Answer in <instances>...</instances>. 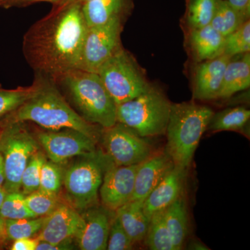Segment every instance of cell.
Masks as SVG:
<instances>
[{"mask_svg": "<svg viewBox=\"0 0 250 250\" xmlns=\"http://www.w3.org/2000/svg\"><path fill=\"white\" fill-rule=\"evenodd\" d=\"M24 34L22 52L34 73L54 78L78 68L88 25L78 0H64Z\"/></svg>", "mask_w": 250, "mask_h": 250, "instance_id": "cell-1", "label": "cell"}, {"mask_svg": "<svg viewBox=\"0 0 250 250\" xmlns=\"http://www.w3.org/2000/svg\"><path fill=\"white\" fill-rule=\"evenodd\" d=\"M31 95L6 116L14 121L32 122L49 131L77 130L95 141L101 136L98 125L85 121L67 103L52 77L35 74Z\"/></svg>", "mask_w": 250, "mask_h": 250, "instance_id": "cell-2", "label": "cell"}, {"mask_svg": "<svg viewBox=\"0 0 250 250\" xmlns=\"http://www.w3.org/2000/svg\"><path fill=\"white\" fill-rule=\"evenodd\" d=\"M67 103L88 123L107 129L117 123V105L98 73L72 69L53 78Z\"/></svg>", "mask_w": 250, "mask_h": 250, "instance_id": "cell-3", "label": "cell"}, {"mask_svg": "<svg viewBox=\"0 0 250 250\" xmlns=\"http://www.w3.org/2000/svg\"><path fill=\"white\" fill-rule=\"evenodd\" d=\"M213 113L208 106L194 102L171 104L166 152L174 166L184 169L190 166Z\"/></svg>", "mask_w": 250, "mask_h": 250, "instance_id": "cell-4", "label": "cell"}, {"mask_svg": "<svg viewBox=\"0 0 250 250\" xmlns=\"http://www.w3.org/2000/svg\"><path fill=\"white\" fill-rule=\"evenodd\" d=\"M171 103L159 88L151 85L133 100L117 106V122L143 137L166 134Z\"/></svg>", "mask_w": 250, "mask_h": 250, "instance_id": "cell-5", "label": "cell"}, {"mask_svg": "<svg viewBox=\"0 0 250 250\" xmlns=\"http://www.w3.org/2000/svg\"><path fill=\"white\" fill-rule=\"evenodd\" d=\"M112 164L105 153L96 150L82 156L80 160L67 168L62 182L72 207L83 211L98 205L99 190L104 175Z\"/></svg>", "mask_w": 250, "mask_h": 250, "instance_id": "cell-6", "label": "cell"}, {"mask_svg": "<svg viewBox=\"0 0 250 250\" xmlns=\"http://www.w3.org/2000/svg\"><path fill=\"white\" fill-rule=\"evenodd\" d=\"M0 129V153L4 161L6 192L20 191L21 178L31 156L39 150V143L23 122L5 116Z\"/></svg>", "mask_w": 250, "mask_h": 250, "instance_id": "cell-7", "label": "cell"}, {"mask_svg": "<svg viewBox=\"0 0 250 250\" xmlns=\"http://www.w3.org/2000/svg\"><path fill=\"white\" fill-rule=\"evenodd\" d=\"M97 73L117 106L136 98L152 85L134 56L123 47Z\"/></svg>", "mask_w": 250, "mask_h": 250, "instance_id": "cell-8", "label": "cell"}, {"mask_svg": "<svg viewBox=\"0 0 250 250\" xmlns=\"http://www.w3.org/2000/svg\"><path fill=\"white\" fill-rule=\"evenodd\" d=\"M125 22L123 20L115 19L88 27L78 69L97 73L100 67L123 47L121 34Z\"/></svg>", "mask_w": 250, "mask_h": 250, "instance_id": "cell-9", "label": "cell"}, {"mask_svg": "<svg viewBox=\"0 0 250 250\" xmlns=\"http://www.w3.org/2000/svg\"><path fill=\"white\" fill-rule=\"evenodd\" d=\"M103 129L101 137L105 154L114 165H138L152 155V146L146 138L126 125L117 122Z\"/></svg>", "mask_w": 250, "mask_h": 250, "instance_id": "cell-10", "label": "cell"}, {"mask_svg": "<svg viewBox=\"0 0 250 250\" xmlns=\"http://www.w3.org/2000/svg\"><path fill=\"white\" fill-rule=\"evenodd\" d=\"M37 138L50 161L57 164L97 150L95 140L75 129L46 130Z\"/></svg>", "mask_w": 250, "mask_h": 250, "instance_id": "cell-11", "label": "cell"}, {"mask_svg": "<svg viewBox=\"0 0 250 250\" xmlns=\"http://www.w3.org/2000/svg\"><path fill=\"white\" fill-rule=\"evenodd\" d=\"M138 165L123 166L112 164L104 175L100 196L105 208L115 211L131 201L134 193Z\"/></svg>", "mask_w": 250, "mask_h": 250, "instance_id": "cell-12", "label": "cell"}, {"mask_svg": "<svg viewBox=\"0 0 250 250\" xmlns=\"http://www.w3.org/2000/svg\"><path fill=\"white\" fill-rule=\"evenodd\" d=\"M111 210L104 206H93L83 210L82 224L74 236L82 250H105L107 246L108 233L113 217Z\"/></svg>", "mask_w": 250, "mask_h": 250, "instance_id": "cell-13", "label": "cell"}, {"mask_svg": "<svg viewBox=\"0 0 250 250\" xmlns=\"http://www.w3.org/2000/svg\"><path fill=\"white\" fill-rule=\"evenodd\" d=\"M82 224V215L72 206L59 205L45 217L43 226L36 237L39 241L52 244L70 241L76 234Z\"/></svg>", "mask_w": 250, "mask_h": 250, "instance_id": "cell-14", "label": "cell"}, {"mask_svg": "<svg viewBox=\"0 0 250 250\" xmlns=\"http://www.w3.org/2000/svg\"><path fill=\"white\" fill-rule=\"evenodd\" d=\"M231 57L222 54L216 58L199 62L194 75L192 95L201 101L218 99L225 69Z\"/></svg>", "mask_w": 250, "mask_h": 250, "instance_id": "cell-15", "label": "cell"}, {"mask_svg": "<svg viewBox=\"0 0 250 250\" xmlns=\"http://www.w3.org/2000/svg\"><path fill=\"white\" fill-rule=\"evenodd\" d=\"M174 164L167 153L153 154L139 164L135 177L134 190L131 201L142 204L158 184L168 173Z\"/></svg>", "mask_w": 250, "mask_h": 250, "instance_id": "cell-16", "label": "cell"}, {"mask_svg": "<svg viewBox=\"0 0 250 250\" xmlns=\"http://www.w3.org/2000/svg\"><path fill=\"white\" fill-rule=\"evenodd\" d=\"M187 169L174 166L143 203V209L148 218L154 213L165 210L183 192Z\"/></svg>", "mask_w": 250, "mask_h": 250, "instance_id": "cell-17", "label": "cell"}, {"mask_svg": "<svg viewBox=\"0 0 250 250\" xmlns=\"http://www.w3.org/2000/svg\"><path fill=\"white\" fill-rule=\"evenodd\" d=\"M133 0H90L82 4V12L88 27L100 25L115 19L126 20Z\"/></svg>", "mask_w": 250, "mask_h": 250, "instance_id": "cell-18", "label": "cell"}, {"mask_svg": "<svg viewBox=\"0 0 250 250\" xmlns=\"http://www.w3.org/2000/svg\"><path fill=\"white\" fill-rule=\"evenodd\" d=\"M225 38L210 24L190 30L189 46L197 62L220 57L225 52Z\"/></svg>", "mask_w": 250, "mask_h": 250, "instance_id": "cell-19", "label": "cell"}, {"mask_svg": "<svg viewBox=\"0 0 250 250\" xmlns=\"http://www.w3.org/2000/svg\"><path fill=\"white\" fill-rule=\"evenodd\" d=\"M250 86V54L231 57L229 61L218 99L231 98Z\"/></svg>", "mask_w": 250, "mask_h": 250, "instance_id": "cell-20", "label": "cell"}, {"mask_svg": "<svg viewBox=\"0 0 250 250\" xmlns=\"http://www.w3.org/2000/svg\"><path fill=\"white\" fill-rule=\"evenodd\" d=\"M115 213L134 244L144 241L149 219L143 211L142 204L130 201L115 210Z\"/></svg>", "mask_w": 250, "mask_h": 250, "instance_id": "cell-21", "label": "cell"}, {"mask_svg": "<svg viewBox=\"0 0 250 250\" xmlns=\"http://www.w3.org/2000/svg\"><path fill=\"white\" fill-rule=\"evenodd\" d=\"M165 220L175 250H182L189 231L188 213L182 195L166 208Z\"/></svg>", "mask_w": 250, "mask_h": 250, "instance_id": "cell-22", "label": "cell"}, {"mask_svg": "<svg viewBox=\"0 0 250 250\" xmlns=\"http://www.w3.org/2000/svg\"><path fill=\"white\" fill-rule=\"evenodd\" d=\"M145 245L151 250H175L165 220V210L156 212L149 218Z\"/></svg>", "mask_w": 250, "mask_h": 250, "instance_id": "cell-23", "label": "cell"}, {"mask_svg": "<svg viewBox=\"0 0 250 250\" xmlns=\"http://www.w3.org/2000/svg\"><path fill=\"white\" fill-rule=\"evenodd\" d=\"M250 111L238 107L227 108L213 113L207 129L211 131H238L243 129L250 121Z\"/></svg>", "mask_w": 250, "mask_h": 250, "instance_id": "cell-24", "label": "cell"}, {"mask_svg": "<svg viewBox=\"0 0 250 250\" xmlns=\"http://www.w3.org/2000/svg\"><path fill=\"white\" fill-rule=\"evenodd\" d=\"M247 21L248 20L237 13L226 0H218L216 11L210 25L225 38L236 31Z\"/></svg>", "mask_w": 250, "mask_h": 250, "instance_id": "cell-25", "label": "cell"}, {"mask_svg": "<svg viewBox=\"0 0 250 250\" xmlns=\"http://www.w3.org/2000/svg\"><path fill=\"white\" fill-rule=\"evenodd\" d=\"M218 0H191L188 6L187 23L191 29H200L210 24Z\"/></svg>", "mask_w": 250, "mask_h": 250, "instance_id": "cell-26", "label": "cell"}, {"mask_svg": "<svg viewBox=\"0 0 250 250\" xmlns=\"http://www.w3.org/2000/svg\"><path fill=\"white\" fill-rule=\"evenodd\" d=\"M0 215L5 220L36 218L28 208L25 195L20 191L6 193L0 208Z\"/></svg>", "mask_w": 250, "mask_h": 250, "instance_id": "cell-27", "label": "cell"}, {"mask_svg": "<svg viewBox=\"0 0 250 250\" xmlns=\"http://www.w3.org/2000/svg\"><path fill=\"white\" fill-rule=\"evenodd\" d=\"M45 217L21 219V220H6V231L8 239L31 238L41 231Z\"/></svg>", "mask_w": 250, "mask_h": 250, "instance_id": "cell-28", "label": "cell"}, {"mask_svg": "<svg viewBox=\"0 0 250 250\" xmlns=\"http://www.w3.org/2000/svg\"><path fill=\"white\" fill-rule=\"evenodd\" d=\"M45 161V156L39 150L31 156L27 163L21 178V188L25 196L39 190L41 167Z\"/></svg>", "mask_w": 250, "mask_h": 250, "instance_id": "cell-29", "label": "cell"}, {"mask_svg": "<svg viewBox=\"0 0 250 250\" xmlns=\"http://www.w3.org/2000/svg\"><path fill=\"white\" fill-rule=\"evenodd\" d=\"M250 52V21H246L236 31L225 37V52L230 57Z\"/></svg>", "mask_w": 250, "mask_h": 250, "instance_id": "cell-30", "label": "cell"}, {"mask_svg": "<svg viewBox=\"0 0 250 250\" xmlns=\"http://www.w3.org/2000/svg\"><path fill=\"white\" fill-rule=\"evenodd\" d=\"M25 202L28 208L36 218L47 216L60 205L57 195H51L41 190L26 195Z\"/></svg>", "mask_w": 250, "mask_h": 250, "instance_id": "cell-31", "label": "cell"}, {"mask_svg": "<svg viewBox=\"0 0 250 250\" xmlns=\"http://www.w3.org/2000/svg\"><path fill=\"white\" fill-rule=\"evenodd\" d=\"M33 85L6 89L0 84V120L17 109L31 95Z\"/></svg>", "mask_w": 250, "mask_h": 250, "instance_id": "cell-32", "label": "cell"}, {"mask_svg": "<svg viewBox=\"0 0 250 250\" xmlns=\"http://www.w3.org/2000/svg\"><path fill=\"white\" fill-rule=\"evenodd\" d=\"M62 179V170L58 164L46 161L41 167L39 190L58 196Z\"/></svg>", "mask_w": 250, "mask_h": 250, "instance_id": "cell-33", "label": "cell"}, {"mask_svg": "<svg viewBox=\"0 0 250 250\" xmlns=\"http://www.w3.org/2000/svg\"><path fill=\"white\" fill-rule=\"evenodd\" d=\"M134 246V243L125 231L115 213L110 225L106 250H132Z\"/></svg>", "mask_w": 250, "mask_h": 250, "instance_id": "cell-34", "label": "cell"}, {"mask_svg": "<svg viewBox=\"0 0 250 250\" xmlns=\"http://www.w3.org/2000/svg\"><path fill=\"white\" fill-rule=\"evenodd\" d=\"M237 13L246 20H250V0H226Z\"/></svg>", "mask_w": 250, "mask_h": 250, "instance_id": "cell-35", "label": "cell"}, {"mask_svg": "<svg viewBox=\"0 0 250 250\" xmlns=\"http://www.w3.org/2000/svg\"><path fill=\"white\" fill-rule=\"evenodd\" d=\"M39 241L31 238H21L15 240L11 250H36Z\"/></svg>", "mask_w": 250, "mask_h": 250, "instance_id": "cell-36", "label": "cell"}, {"mask_svg": "<svg viewBox=\"0 0 250 250\" xmlns=\"http://www.w3.org/2000/svg\"><path fill=\"white\" fill-rule=\"evenodd\" d=\"M71 240L62 243L52 244L47 242L39 241L36 250H72L73 246L71 245Z\"/></svg>", "mask_w": 250, "mask_h": 250, "instance_id": "cell-37", "label": "cell"}, {"mask_svg": "<svg viewBox=\"0 0 250 250\" xmlns=\"http://www.w3.org/2000/svg\"><path fill=\"white\" fill-rule=\"evenodd\" d=\"M64 0H6L4 7H11L14 6H23L24 4H29L37 1H49V2L59 3Z\"/></svg>", "mask_w": 250, "mask_h": 250, "instance_id": "cell-38", "label": "cell"}, {"mask_svg": "<svg viewBox=\"0 0 250 250\" xmlns=\"http://www.w3.org/2000/svg\"><path fill=\"white\" fill-rule=\"evenodd\" d=\"M8 239L6 231V220L0 215V248Z\"/></svg>", "mask_w": 250, "mask_h": 250, "instance_id": "cell-39", "label": "cell"}, {"mask_svg": "<svg viewBox=\"0 0 250 250\" xmlns=\"http://www.w3.org/2000/svg\"><path fill=\"white\" fill-rule=\"evenodd\" d=\"M188 249L195 250H207L208 248L198 240H192L188 245Z\"/></svg>", "mask_w": 250, "mask_h": 250, "instance_id": "cell-40", "label": "cell"}, {"mask_svg": "<svg viewBox=\"0 0 250 250\" xmlns=\"http://www.w3.org/2000/svg\"><path fill=\"white\" fill-rule=\"evenodd\" d=\"M5 180L4 161L0 153V187H3Z\"/></svg>", "mask_w": 250, "mask_h": 250, "instance_id": "cell-41", "label": "cell"}, {"mask_svg": "<svg viewBox=\"0 0 250 250\" xmlns=\"http://www.w3.org/2000/svg\"><path fill=\"white\" fill-rule=\"evenodd\" d=\"M6 190H4V188L0 187V208L1 206L2 205V202L4 201L5 196H6Z\"/></svg>", "mask_w": 250, "mask_h": 250, "instance_id": "cell-42", "label": "cell"}, {"mask_svg": "<svg viewBox=\"0 0 250 250\" xmlns=\"http://www.w3.org/2000/svg\"><path fill=\"white\" fill-rule=\"evenodd\" d=\"M6 1V0H0V6H3V7H4Z\"/></svg>", "mask_w": 250, "mask_h": 250, "instance_id": "cell-43", "label": "cell"}, {"mask_svg": "<svg viewBox=\"0 0 250 250\" xmlns=\"http://www.w3.org/2000/svg\"><path fill=\"white\" fill-rule=\"evenodd\" d=\"M78 1H80L82 4H83V3L86 2V1H90V0H78Z\"/></svg>", "mask_w": 250, "mask_h": 250, "instance_id": "cell-44", "label": "cell"}]
</instances>
